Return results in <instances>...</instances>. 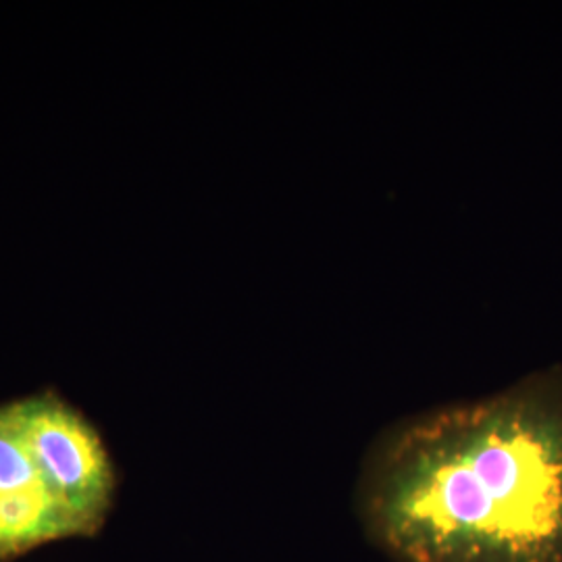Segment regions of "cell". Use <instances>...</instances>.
<instances>
[{
    "instance_id": "1",
    "label": "cell",
    "mask_w": 562,
    "mask_h": 562,
    "mask_svg": "<svg viewBox=\"0 0 562 562\" xmlns=\"http://www.w3.org/2000/svg\"><path fill=\"white\" fill-rule=\"evenodd\" d=\"M352 510L392 562H562V369L383 427Z\"/></svg>"
},
{
    "instance_id": "2",
    "label": "cell",
    "mask_w": 562,
    "mask_h": 562,
    "mask_svg": "<svg viewBox=\"0 0 562 562\" xmlns=\"http://www.w3.org/2000/svg\"><path fill=\"white\" fill-rule=\"evenodd\" d=\"M15 419L44 480L78 519L86 540L101 536L120 477L101 431L55 390L11 401Z\"/></svg>"
},
{
    "instance_id": "3",
    "label": "cell",
    "mask_w": 562,
    "mask_h": 562,
    "mask_svg": "<svg viewBox=\"0 0 562 562\" xmlns=\"http://www.w3.org/2000/svg\"><path fill=\"white\" fill-rule=\"evenodd\" d=\"M80 538L86 540L80 522L44 480L11 402L0 404V562Z\"/></svg>"
}]
</instances>
